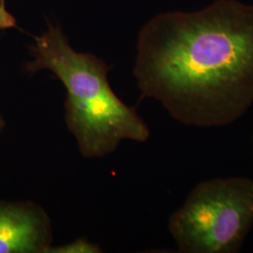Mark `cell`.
Here are the masks:
<instances>
[{
    "instance_id": "1",
    "label": "cell",
    "mask_w": 253,
    "mask_h": 253,
    "mask_svg": "<svg viewBox=\"0 0 253 253\" xmlns=\"http://www.w3.org/2000/svg\"><path fill=\"white\" fill-rule=\"evenodd\" d=\"M133 73L142 95L181 124L234 123L253 104V5L217 0L155 16L139 34Z\"/></svg>"
},
{
    "instance_id": "2",
    "label": "cell",
    "mask_w": 253,
    "mask_h": 253,
    "mask_svg": "<svg viewBox=\"0 0 253 253\" xmlns=\"http://www.w3.org/2000/svg\"><path fill=\"white\" fill-rule=\"evenodd\" d=\"M29 51L32 59L25 64V71H49L66 88L65 123L84 159L103 158L126 140H148L145 120L111 87L107 64L94 54L75 51L59 26L49 23Z\"/></svg>"
},
{
    "instance_id": "3",
    "label": "cell",
    "mask_w": 253,
    "mask_h": 253,
    "mask_svg": "<svg viewBox=\"0 0 253 253\" xmlns=\"http://www.w3.org/2000/svg\"><path fill=\"white\" fill-rule=\"evenodd\" d=\"M253 226V179L219 177L197 184L168 221L180 253L239 252Z\"/></svg>"
},
{
    "instance_id": "4",
    "label": "cell",
    "mask_w": 253,
    "mask_h": 253,
    "mask_svg": "<svg viewBox=\"0 0 253 253\" xmlns=\"http://www.w3.org/2000/svg\"><path fill=\"white\" fill-rule=\"evenodd\" d=\"M53 241L52 222L42 206L0 199V253H48Z\"/></svg>"
},
{
    "instance_id": "5",
    "label": "cell",
    "mask_w": 253,
    "mask_h": 253,
    "mask_svg": "<svg viewBox=\"0 0 253 253\" xmlns=\"http://www.w3.org/2000/svg\"><path fill=\"white\" fill-rule=\"evenodd\" d=\"M102 250L99 245L95 244L84 237H80L72 242L51 247L48 253H100Z\"/></svg>"
},
{
    "instance_id": "6",
    "label": "cell",
    "mask_w": 253,
    "mask_h": 253,
    "mask_svg": "<svg viewBox=\"0 0 253 253\" xmlns=\"http://www.w3.org/2000/svg\"><path fill=\"white\" fill-rule=\"evenodd\" d=\"M17 27L14 17L7 10L6 0H0V30Z\"/></svg>"
},
{
    "instance_id": "7",
    "label": "cell",
    "mask_w": 253,
    "mask_h": 253,
    "mask_svg": "<svg viewBox=\"0 0 253 253\" xmlns=\"http://www.w3.org/2000/svg\"><path fill=\"white\" fill-rule=\"evenodd\" d=\"M5 126H6V121H5V119L3 118V116L0 114V133L4 130Z\"/></svg>"
}]
</instances>
